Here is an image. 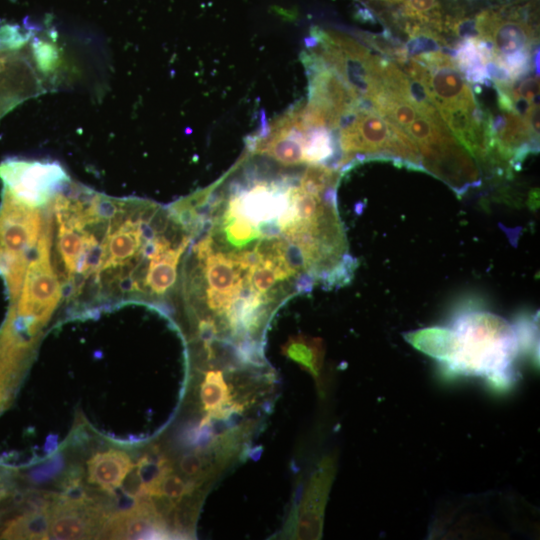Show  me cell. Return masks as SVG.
Here are the masks:
<instances>
[{
	"label": "cell",
	"instance_id": "cell-1",
	"mask_svg": "<svg viewBox=\"0 0 540 540\" xmlns=\"http://www.w3.org/2000/svg\"><path fill=\"white\" fill-rule=\"evenodd\" d=\"M55 218L68 298L159 304L174 294L192 234L171 207L80 184Z\"/></svg>",
	"mask_w": 540,
	"mask_h": 540
},
{
	"label": "cell",
	"instance_id": "cell-2",
	"mask_svg": "<svg viewBox=\"0 0 540 540\" xmlns=\"http://www.w3.org/2000/svg\"><path fill=\"white\" fill-rule=\"evenodd\" d=\"M452 329L455 347L444 365L449 371L484 377L501 389L513 383V362L520 348L516 328L495 314L470 312L461 315Z\"/></svg>",
	"mask_w": 540,
	"mask_h": 540
},
{
	"label": "cell",
	"instance_id": "cell-3",
	"mask_svg": "<svg viewBox=\"0 0 540 540\" xmlns=\"http://www.w3.org/2000/svg\"><path fill=\"white\" fill-rule=\"evenodd\" d=\"M57 60L54 46L33 33L0 29V120L51 87Z\"/></svg>",
	"mask_w": 540,
	"mask_h": 540
},
{
	"label": "cell",
	"instance_id": "cell-4",
	"mask_svg": "<svg viewBox=\"0 0 540 540\" xmlns=\"http://www.w3.org/2000/svg\"><path fill=\"white\" fill-rule=\"evenodd\" d=\"M42 208L28 206L2 191L0 206V274L12 302L19 295L26 268L44 222Z\"/></svg>",
	"mask_w": 540,
	"mask_h": 540
},
{
	"label": "cell",
	"instance_id": "cell-5",
	"mask_svg": "<svg viewBox=\"0 0 540 540\" xmlns=\"http://www.w3.org/2000/svg\"><path fill=\"white\" fill-rule=\"evenodd\" d=\"M69 178L54 161L9 158L0 163L3 191L34 208L45 207Z\"/></svg>",
	"mask_w": 540,
	"mask_h": 540
},
{
	"label": "cell",
	"instance_id": "cell-6",
	"mask_svg": "<svg viewBox=\"0 0 540 540\" xmlns=\"http://www.w3.org/2000/svg\"><path fill=\"white\" fill-rule=\"evenodd\" d=\"M429 83L424 86L430 102L437 110L455 105L475 106L477 102L455 63L428 69Z\"/></svg>",
	"mask_w": 540,
	"mask_h": 540
},
{
	"label": "cell",
	"instance_id": "cell-7",
	"mask_svg": "<svg viewBox=\"0 0 540 540\" xmlns=\"http://www.w3.org/2000/svg\"><path fill=\"white\" fill-rule=\"evenodd\" d=\"M132 468L133 463L124 451L98 452L87 462L88 481L111 492L121 486Z\"/></svg>",
	"mask_w": 540,
	"mask_h": 540
},
{
	"label": "cell",
	"instance_id": "cell-8",
	"mask_svg": "<svg viewBox=\"0 0 540 540\" xmlns=\"http://www.w3.org/2000/svg\"><path fill=\"white\" fill-rule=\"evenodd\" d=\"M492 42L495 56L511 54L525 48L532 50L533 46L539 43V26L521 19L503 17L499 13Z\"/></svg>",
	"mask_w": 540,
	"mask_h": 540
},
{
	"label": "cell",
	"instance_id": "cell-9",
	"mask_svg": "<svg viewBox=\"0 0 540 540\" xmlns=\"http://www.w3.org/2000/svg\"><path fill=\"white\" fill-rule=\"evenodd\" d=\"M82 502L65 501L58 504L49 522V535L53 539H83L91 535L93 529L90 512L82 511Z\"/></svg>",
	"mask_w": 540,
	"mask_h": 540
},
{
	"label": "cell",
	"instance_id": "cell-10",
	"mask_svg": "<svg viewBox=\"0 0 540 540\" xmlns=\"http://www.w3.org/2000/svg\"><path fill=\"white\" fill-rule=\"evenodd\" d=\"M406 341L417 350L442 362L444 365L451 359L455 347L453 329L446 327H428L408 332Z\"/></svg>",
	"mask_w": 540,
	"mask_h": 540
},
{
	"label": "cell",
	"instance_id": "cell-11",
	"mask_svg": "<svg viewBox=\"0 0 540 540\" xmlns=\"http://www.w3.org/2000/svg\"><path fill=\"white\" fill-rule=\"evenodd\" d=\"M283 353L308 370L318 381L324 359V346L320 338L298 335L289 338L282 347Z\"/></svg>",
	"mask_w": 540,
	"mask_h": 540
},
{
	"label": "cell",
	"instance_id": "cell-12",
	"mask_svg": "<svg viewBox=\"0 0 540 540\" xmlns=\"http://www.w3.org/2000/svg\"><path fill=\"white\" fill-rule=\"evenodd\" d=\"M200 397L205 410L212 416L221 417L227 408H234L230 406V390L220 371L207 372Z\"/></svg>",
	"mask_w": 540,
	"mask_h": 540
},
{
	"label": "cell",
	"instance_id": "cell-13",
	"mask_svg": "<svg viewBox=\"0 0 540 540\" xmlns=\"http://www.w3.org/2000/svg\"><path fill=\"white\" fill-rule=\"evenodd\" d=\"M50 516L46 511H36L22 515L9 522L3 538L43 539L49 535Z\"/></svg>",
	"mask_w": 540,
	"mask_h": 540
},
{
	"label": "cell",
	"instance_id": "cell-14",
	"mask_svg": "<svg viewBox=\"0 0 540 540\" xmlns=\"http://www.w3.org/2000/svg\"><path fill=\"white\" fill-rule=\"evenodd\" d=\"M188 492V485L179 476L167 473L162 477L149 495H162L173 502H178Z\"/></svg>",
	"mask_w": 540,
	"mask_h": 540
},
{
	"label": "cell",
	"instance_id": "cell-15",
	"mask_svg": "<svg viewBox=\"0 0 540 540\" xmlns=\"http://www.w3.org/2000/svg\"><path fill=\"white\" fill-rule=\"evenodd\" d=\"M519 85H512L510 93L513 101L519 97L531 102L533 105H539V76L527 77L518 80ZM515 83V82H514Z\"/></svg>",
	"mask_w": 540,
	"mask_h": 540
},
{
	"label": "cell",
	"instance_id": "cell-16",
	"mask_svg": "<svg viewBox=\"0 0 540 540\" xmlns=\"http://www.w3.org/2000/svg\"><path fill=\"white\" fill-rule=\"evenodd\" d=\"M404 46L409 57L422 53L436 52L441 49V45L434 38L427 35L409 38Z\"/></svg>",
	"mask_w": 540,
	"mask_h": 540
},
{
	"label": "cell",
	"instance_id": "cell-17",
	"mask_svg": "<svg viewBox=\"0 0 540 540\" xmlns=\"http://www.w3.org/2000/svg\"><path fill=\"white\" fill-rule=\"evenodd\" d=\"M485 72L496 85L510 86L514 83L509 71L493 60L485 64Z\"/></svg>",
	"mask_w": 540,
	"mask_h": 540
},
{
	"label": "cell",
	"instance_id": "cell-18",
	"mask_svg": "<svg viewBox=\"0 0 540 540\" xmlns=\"http://www.w3.org/2000/svg\"><path fill=\"white\" fill-rule=\"evenodd\" d=\"M179 466L185 475L193 477L202 471L204 462L200 455L191 453L180 459Z\"/></svg>",
	"mask_w": 540,
	"mask_h": 540
},
{
	"label": "cell",
	"instance_id": "cell-19",
	"mask_svg": "<svg viewBox=\"0 0 540 540\" xmlns=\"http://www.w3.org/2000/svg\"><path fill=\"white\" fill-rule=\"evenodd\" d=\"M532 61H533L532 64H533V68L535 70V74H536V76H539V46H537V48L535 50Z\"/></svg>",
	"mask_w": 540,
	"mask_h": 540
},
{
	"label": "cell",
	"instance_id": "cell-20",
	"mask_svg": "<svg viewBox=\"0 0 540 540\" xmlns=\"http://www.w3.org/2000/svg\"><path fill=\"white\" fill-rule=\"evenodd\" d=\"M2 494H3V493H2V491L0 490V497L2 496Z\"/></svg>",
	"mask_w": 540,
	"mask_h": 540
}]
</instances>
